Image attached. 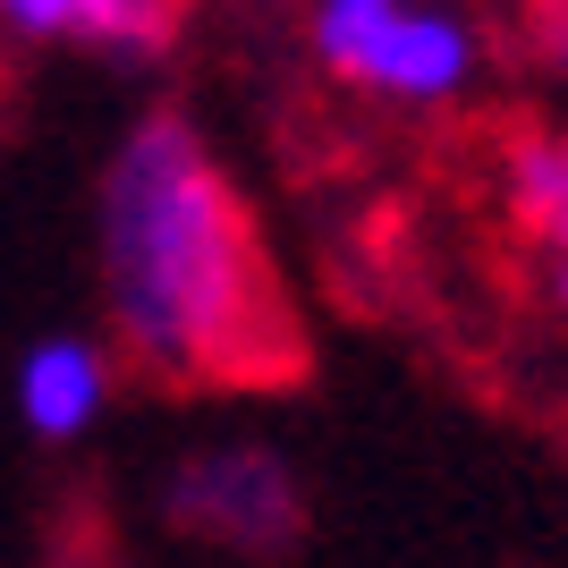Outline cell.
Wrapping results in <instances>:
<instances>
[{
    "label": "cell",
    "instance_id": "ba28073f",
    "mask_svg": "<svg viewBox=\"0 0 568 568\" xmlns=\"http://www.w3.org/2000/svg\"><path fill=\"white\" fill-rule=\"evenodd\" d=\"M551 306H560V323H568V263H551Z\"/></svg>",
    "mask_w": 568,
    "mask_h": 568
},
{
    "label": "cell",
    "instance_id": "3957f363",
    "mask_svg": "<svg viewBox=\"0 0 568 568\" xmlns=\"http://www.w3.org/2000/svg\"><path fill=\"white\" fill-rule=\"evenodd\" d=\"M162 518L187 544L281 560L306 544V484L272 442H204L162 475Z\"/></svg>",
    "mask_w": 568,
    "mask_h": 568
},
{
    "label": "cell",
    "instance_id": "6da1fadb",
    "mask_svg": "<svg viewBox=\"0 0 568 568\" xmlns=\"http://www.w3.org/2000/svg\"><path fill=\"white\" fill-rule=\"evenodd\" d=\"M94 281L111 356L162 390L255 399L306 382V314L255 204L187 111H136L94 187Z\"/></svg>",
    "mask_w": 568,
    "mask_h": 568
},
{
    "label": "cell",
    "instance_id": "52a82bcc",
    "mask_svg": "<svg viewBox=\"0 0 568 568\" xmlns=\"http://www.w3.org/2000/svg\"><path fill=\"white\" fill-rule=\"evenodd\" d=\"M518 51L568 85V0H518Z\"/></svg>",
    "mask_w": 568,
    "mask_h": 568
},
{
    "label": "cell",
    "instance_id": "8992f818",
    "mask_svg": "<svg viewBox=\"0 0 568 568\" xmlns=\"http://www.w3.org/2000/svg\"><path fill=\"white\" fill-rule=\"evenodd\" d=\"M500 204L551 263H568V128H535L500 162Z\"/></svg>",
    "mask_w": 568,
    "mask_h": 568
},
{
    "label": "cell",
    "instance_id": "277c9868",
    "mask_svg": "<svg viewBox=\"0 0 568 568\" xmlns=\"http://www.w3.org/2000/svg\"><path fill=\"white\" fill-rule=\"evenodd\" d=\"M0 34L9 43H69L102 60H162L179 43V0H0Z\"/></svg>",
    "mask_w": 568,
    "mask_h": 568
},
{
    "label": "cell",
    "instance_id": "5b68a950",
    "mask_svg": "<svg viewBox=\"0 0 568 568\" xmlns=\"http://www.w3.org/2000/svg\"><path fill=\"white\" fill-rule=\"evenodd\" d=\"M111 339L94 332H43L34 348L18 356V416L34 442H85L111 407Z\"/></svg>",
    "mask_w": 568,
    "mask_h": 568
},
{
    "label": "cell",
    "instance_id": "7a4b0ae2",
    "mask_svg": "<svg viewBox=\"0 0 568 568\" xmlns=\"http://www.w3.org/2000/svg\"><path fill=\"white\" fill-rule=\"evenodd\" d=\"M314 60L374 102H458L475 85V26L442 0H314Z\"/></svg>",
    "mask_w": 568,
    "mask_h": 568
}]
</instances>
